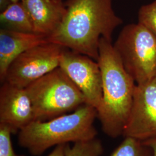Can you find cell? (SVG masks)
<instances>
[{
    "label": "cell",
    "instance_id": "1",
    "mask_svg": "<svg viewBox=\"0 0 156 156\" xmlns=\"http://www.w3.org/2000/svg\"><path fill=\"white\" fill-rule=\"evenodd\" d=\"M66 13L47 39L97 62L101 38L112 35L123 23L112 7V0H68Z\"/></svg>",
    "mask_w": 156,
    "mask_h": 156
},
{
    "label": "cell",
    "instance_id": "2",
    "mask_svg": "<svg viewBox=\"0 0 156 156\" xmlns=\"http://www.w3.org/2000/svg\"><path fill=\"white\" fill-rule=\"evenodd\" d=\"M97 62L102 78V99L97 109V118L104 133L116 138L124 134L136 84L123 66L112 41L101 38Z\"/></svg>",
    "mask_w": 156,
    "mask_h": 156
},
{
    "label": "cell",
    "instance_id": "3",
    "mask_svg": "<svg viewBox=\"0 0 156 156\" xmlns=\"http://www.w3.org/2000/svg\"><path fill=\"white\" fill-rule=\"evenodd\" d=\"M96 118V109L84 104L74 111L49 120H35L19 132V144L37 156L51 147L94 138Z\"/></svg>",
    "mask_w": 156,
    "mask_h": 156
},
{
    "label": "cell",
    "instance_id": "4",
    "mask_svg": "<svg viewBox=\"0 0 156 156\" xmlns=\"http://www.w3.org/2000/svg\"><path fill=\"white\" fill-rule=\"evenodd\" d=\"M26 89L32 102L35 120H49L86 104L82 93L60 67L29 84Z\"/></svg>",
    "mask_w": 156,
    "mask_h": 156
},
{
    "label": "cell",
    "instance_id": "5",
    "mask_svg": "<svg viewBox=\"0 0 156 156\" xmlns=\"http://www.w3.org/2000/svg\"><path fill=\"white\" fill-rule=\"evenodd\" d=\"M113 45L137 84L156 76V37L144 26L138 23L125 26Z\"/></svg>",
    "mask_w": 156,
    "mask_h": 156
},
{
    "label": "cell",
    "instance_id": "6",
    "mask_svg": "<svg viewBox=\"0 0 156 156\" xmlns=\"http://www.w3.org/2000/svg\"><path fill=\"white\" fill-rule=\"evenodd\" d=\"M64 49L61 45L47 41L25 51L10 64L4 82L19 87H27L59 67Z\"/></svg>",
    "mask_w": 156,
    "mask_h": 156
},
{
    "label": "cell",
    "instance_id": "7",
    "mask_svg": "<svg viewBox=\"0 0 156 156\" xmlns=\"http://www.w3.org/2000/svg\"><path fill=\"white\" fill-rule=\"evenodd\" d=\"M59 67L82 93L86 104L97 110L102 99V78L98 62L89 56L65 48Z\"/></svg>",
    "mask_w": 156,
    "mask_h": 156
},
{
    "label": "cell",
    "instance_id": "8",
    "mask_svg": "<svg viewBox=\"0 0 156 156\" xmlns=\"http://www.w3.org/2000/svg\"><path fill=\"white\" fill-rule=\"evenodd\" d=\"M123 136L141 141L156 139V75L145 83L136 85Z\"/></svg>",
    "mask_w": 156,
    "mask_h": 156
},
{
    "label": "cell",
    "instance_id": "9",
    "mask_svg": "<svg viewBox=\"0 0 156 156\" xmlns=\"http://www.w3.org/2000/svg\"><path fill=\"white\" fill-rule=\"evenodd\" d=\"M0 88V124L16 134L35 120L31 100L26 88L6 82Z\"/></svg>",
    "mask_w": 156,
    "mask_h": 156
},
{
    "label": "cell",
    "instance_id": "10",
    "mask_svg": "<svg viewBox=\"0 0 156 156\" xmlns=\"http://www.w3.org/2000/svg\"><path fill=\"white\" fill-rule=\"evenodd\" d=\"M48 41L47 38L35 33L0 30V80L3 83L13 61L25 51Z\"/></svg>",
    "mask_w": 156,
    "mask_h": 156
},
{
    "label": "cell",
    "instance_id": "11",
    "mask_svg": "<svg viewBox=\"0 0 156 156\" xmlns=\"http://www.w3.org/2000/svg\"><path fill=\"white\" fill-rule=\"evenodd\" d=\"M23 3L32 20L34 33L47 38L58 28L66 13L65 4L56 0H23Z\"/></svg>",
    "mask_w": 156,
    "mask_h": 156
},
{
    "label": "cell",
    "instance_id": "12",
    "mask_svg": "<svg viewBox=\"0 0 156 156\" xmlns=\"http://www.w3.org/2000/svg\"><path fill=\"white\" fill-rule=\"evenodd\" d=\"M2 28L12 31L34 33L31 17L23 2H12L0 14Z\"/></svg>",
    "mask_w": 156,
    "mask_h": 156
},
{
    "label": "cell",
    "instance_id": "13",
    "mask_svg": "<svg viewBox=\"0 0 156 156\" xmlns=\"http://www.w3.org/2000/svg\"><path fill=\"white\" fill-rule=\"evenodd\" d=\"M124 139L110 156H153L149 146L130 136H124Z\"/></svg>",
    "mask_w": 156,
    "mask_h": 156
},
{
    "label": "cell",
    "instance_id": "14",
    "mask_svg": "<svg viewBox=\"0 0 156 156\" xmlns=\"http://www.w3.org/2000/svg\"><path fill=\"white\" fill-rule=\"evenodd\" d=\"M103 152L104 147L100 140L95 137L76 142L72 147L67 144L64 156H101Z\"/></svg>",
    "mask_w": 156,
    "mask_h": 156
},
{
    "label": "cell",
    "instance_id": "15",
    "mask_svg": "<svg viewBox=\"0 0 156 156\" xmlns=\"http://www.w3.org/2000/svg\"><path fill=\"white\" fill-rule=\"evenodd\" d=\"M138 23L156 37V0L142 5L138 12Z\"/></svg>",
    "mask_w": 156,
    "mask_h": 156
},
{
    "label": "cell",
    "instance_id": "16",
    "mask_svg": "<svg viewBox=\"0 0 156 156\" xmlns=\"http://www.w3.org/2000/svg\"><path fill=\"white\" fill-rule=\"evenodd\" d=\"M12 134L9 127L0 124V156H25L15 153L12 142Z\"/></svg>",
    "mask_w": 156,
    "mask_h": 156
},
{
    "label": "cell",
    "instance_id": "17",
    "mask_svg": "<svg viewBox=\"0 0 156 156\" xmlns=\"http://www.w3.org/2000/svg\"><path fill=\"white\" fill-rule=\"evenodd\" d=\"M66 145V144L56 146L53 151L47 156H64Z\"/></svg>",
    "mask_w": 156,
    "mask_h": 156
},
{
    "label": "cell",
    "instance_id": "18",
    "mask_svg": "<svg viewBox=\"0 0 156 156\" xmlns=\"http://www.w3.org/2000/svg\"><path fill=\"white\" fill-rule=\"evenodd\" d=\"M146 144L149 146L153 151V156H156V139L144 141Z\"/></svg>",
    "mask_w": 156,
    "mask_h": 156
},
{
    "label": "cell",
    "instance_id": "19",
    "mask_svg": "<svg viewBox=\"0 0 156 156\" xmlns=\"http://www.w3.org/2000/svg\"><path fill=\"white\" fill-rule=\"evenodd\" d=\"M11 3V0H1V8L2 9L1 11L5 10Z\"/></svg>",
    "mask_w": 156,
    "mask_h": 156
},
{
    "label": "cell",
    "instance_id": "20",
    "mask_svg": "<svg viewBox=\"0 0 156 156\" xmlns=\"http://www.w3.org/2000/svg\"><path fill=\"white\" fill-rule=\"evenodd\" d=\"M12 2H23V0H11Z\"/></svg>",
    "mask_w": 156,
    "mask_h": 156
},
{
    "label": "cell",
    "instance_id": "21",
    "mask_svg": "<svg viewBox=\"0 0 156 156\" xmlns=\"http://www.w3.org/2000/svg\"><path fill=\"white\" fill-rule=\"evenodd\" d=\"M57 1H60V2H62V0H56Z\"/></svg>",
    "mask_w": 156,
    "mask_h": 156
}]
</instances>
